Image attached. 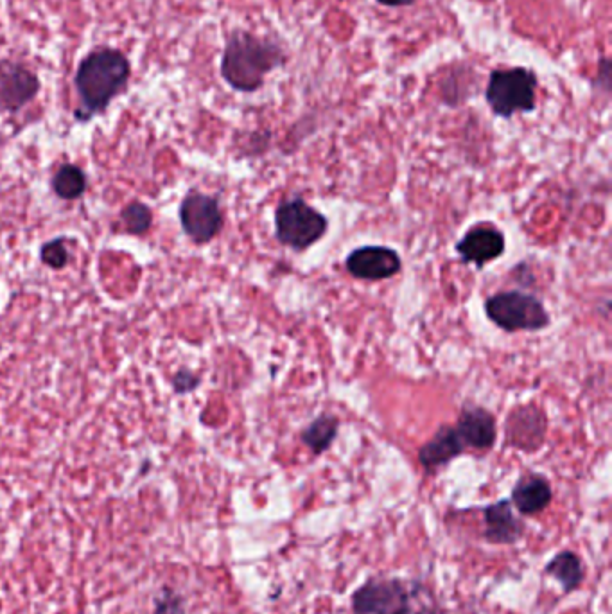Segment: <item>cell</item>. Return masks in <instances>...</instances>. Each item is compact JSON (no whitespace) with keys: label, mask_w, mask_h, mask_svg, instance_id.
Segmentation results:
<instances>
[{"label":"cell","mask_w":612,"mask_h":614,"mask_svg":"<svg viewBox=\"0 0 612 614\" xmlns=\"http://www.w3.org/2000/svg\"><path fill=\"white\" fill-rule=\"evenodd\" d=\"M132 76V65L117 49L101 47L87 54L74 76L78 90L79 121H90L94 115L103 114L115 97L124 92Z\"/></svg>","instance_id":"6da1fadb"},{"label":"cell","mask_w":612,"mask_h":614,"mask_svg":"<svg viewBox=\"0 0 612 614\" xmlns=\"http://www.w3.org/2000/svg\"><path fill=\"white\" fill-rule=\"evenodd\" d=\"M288 56L268 38L236 31L228 38L221 58V78L237 92L252 94L263 87L266 76L286 65Z\"/></svg>","instance_id":"7a4b0ae2"},{"label":"cell","mask_w":612,"mask_h":614,"mask_svg":"<svg viewBox=\"0 0 612 614\" xmlns=\"http://www.w3.org/2000/svg\"><path fill=\"white\" fill-rule=\"evenodd\" d=\"M537 76L532 69L512 67V69H494L490 72L489 85L485 90V99L492 114L501 119H510L512 115L530 114L537 105Z\"/></svg>","instance_id":"3957f363"},{"label":"cell","mask_w":612,"mask_h":614,"mask_svg":"<svg viewBox=\"0 0 612 614\" xmlns=\"http://www.w3.org/2000/svg\"><path fill=\"white\" fill-rule=\"evenodd\" d=\"M329 229V221L313 205L293 196L279 203L275 211V236L280 245L304 252L318 243Z\"/></svg>","instance_id":"277c9868"},{"label":"cell","mask_w":612,"mask_h":614,"mask_svg":"<svg viewBox=\"0 0 612 614\" xmlns=\"http://www.w3.org/2000/svg\"><path fill=\"white\" fill-rule=\"evenodd\" d=\"M487 318L507 333L541 331L550 325L543 300L523 291H503L485 302Z\"/></svg>","instance_id":"5b68a950"},{"label":"cell","mask_w":612,"mask_h":614,"mask_svg":"<svg viewBox=\"0 0 612 614\" xmlns=\"http://www.w3.org/2000/svg\"><path fill=\"white\" fill-rule=\"evenodd\" d=\"M356 614H410V591L401 580L365 582L352 597Z\"/></svg>","instance_id":"8992f818"},{"label":"cell","mask_w":612,"mask_h":614,"mask_svg":"<svg viewBox=\"0 0 612 614\" xmlns=\"http://www.w3.org/2000/svg\"><path fill=\"white\" fill-rule=\"evenodd\" d=\"M180 223L193 243H210L223 229V212L218 200L194 191L187 194L180 205Z\"/></svg>","instance_id":"52a82bcc"},{"label":"cell","mask_w":612,"mask_h":614,"mask_svg":"<svg viewBox=\"0 0 612 614\" xmlns=\"http://www.w3.org/2000/svg\"><path fill=\"white\" fill-rule=\"evenodd\" d=\"M42 83L35 72L22 63L0 60V108L17 114L40 92Z\"/></svg>","instance_id":"ba28073f"},{"label":"cell","mask_w":612,"mask_h":614,"mask_svg":"<svg viewBox=\"0 0 612 614\" xmlns=\"http://www.w3.org/2000/svg\"><path fill=\"white\" fill-rule=\"evenodd\" d=\"M548 430V419L537 404L517 406L505 419V437L508 446L534 453L543 446Z\"/></svg>","instance_id":"9c48e42d"},{"label":"cell","mask_w":612,"mask_h":614,"mask_svg":"<svg viewBox=\"0 0 612 614\" xmlns=\"http://www.w3.org/2000/svg\"><path fill=\"white\" fill-rule=\"evenodd\" d=\"M401 255L388 246H359L350 252L345 268L359 281H385L401 272Z\"/></svg>","instance_id":"30bf717a"},{"label":"cell","mask_w":612,"mask_h":614,"mask_svg":"<svg viewBox=\"0 0 612 614\" xmlns=\"http://www.w3.org/2000/svg\"><path fill=\"white\" fill-rule=\"evenodd\" d=\"M505 236L503 232L489 225H478L467 230L465 236L456 243V252L462 263L474 264L481 270L485 264L498 259L505 252Z\"/></svg>","instance_id":"8fae6325"},{"label":"cell","mask_w":612,"mask_h":614,"mask_svg":"<svg viewBox=\"0 0 612 614\" xmlns=\"http://www.w3.org/2000/svg\"><path fill=\"white\" fill-rule=\"evenodd\" d=\"M456 431L465 448L478 449V451H489L496 444L498 437L494 415L476 404L464 406L456 422Z\"/></svg>","instance_id":"7c38bea8"},{"label":"cell","mask_w":612,"mask_h":614,"mask_svg":"<svg viewBox=\"0 0 612 614\" xmlns=\"http://www.w3.org/2000/svg\"><path fill=\"white\" fill-rule=\"evenodd\" d=\"M464 442L460 439L455 426H440L433 439L428 440L419 449V464L426 473H437L438 469L446 467L449 462L464 453Z\"/></svg>","instance_id":"4fadbf2b"},{"label":"cell","mask_w":612,"mask_h":614,"mask_svg":"<svg viewBox=\"0 0 612 614\" xmlns=\"http://www.w3.org/2000/svg\"><path fill=\"white\" fill-rule=\"evenodd\" d=\"M483 536L494 544H514L523 536V523L512 510V501H496L485 509Z\"/></svg>","instance_id":"5bb4252c"},{"label":"cell","mask_w":612,"mask_h":614,"mask_svg":"<svg viewBox=\"0 0 612 614\" xmlns=\"http://www.w3.org/2000/svg\"><path fill=\"white\" fill-rule=\"evenodd\" d=\"M551 485L541 474H523L512 491V503L523 516L543 512L551 503Z\"/></svg>","instance_id":"9a60e30c"},{"label":"cell","mask_w":612,"mask_h":614,"mask_svg":"<svg viewBox=\"0 0 612 614\" xmlns=\"http://www.w3.org/2000/svg\"><path fill=\"white\" fill-rule=\"evenodd\" d=\"M338 430H340V421L331 413H322L307 424L300 435V440L315 455H322L331 448V444L338 437Z\"/></svg>","instance_id":"2e32d148"},{"label":"cell","mask_w":612,"mask_h":614,"mask_svg":"<svg viewBox=\"0 0 612 614\" xmlns=\"http://www.w3.org/2000/svg\"><path fill=\"white\" fill-rule=\"evenodd\" d=\"M546 571L559 580L566 593L575 591L584 582V568L577 553L560 552L548 562Z\"/></svg>","instance_id":"e0dca14e"},{"label":"cell","mask_w":612,"mask_h":614,"mask_svg":"<svg viewBox=\"0 0 612 614\" xmlns=\"http://www.w3.org/2000/svg\"><path fill=\"white\" fill-rule=\"evenodd\" d=\"M53 191L62 200H78L87 191L85 171L74 164H63L54 175Z\"/></svg>","instance_id":"ac0fdd59"},{"label":"cell","mask_w":612,"mask_h":614,"mask_svg":"<svg viewBox=\"0 0 612 614\" xmlns=\"http://www.w3.org/2000/svg\"><path fill=\"white\" fill-rule=\"evenodd\" d=\"M121 220H123L126 232H130L133 236H140V234H146L151 229L153 212L146 203L132 202L124 207Z\"/></svg>","instance_id":"d6986e66"},{"label":"cell","mask_w":612,"mask_h":614,"mask_svg":"<svg viewBox=\"0 0 612 614\" xmlns=\"http://www.w3.org/2000/svg\"><path fill=\"white\" fill-rule=\"evenodd\" d=\"M40 259L45 266H49L51 270H62L69 264V252L63 245L62 239H53L49 243H45L40 250Z\"/></svg>","instance_id":"ffe728a7"},{"label":"cell","mask_w":612,"mask_h":614,"mask_svg":"<svg viewBox=\"0 0 612 614\" xmlns=\"http://www.w3.org/2000/svg\"><path fill=\"white\" fill-rule=\"evenodd\" d=\"M200 383H202L200 376H196L191 370L187 369L178 370L175 374V378H173V388H175L176 394L180 395L193 392V390H196V388L200 386Z\"/></svg>","instance_id":"44dd1931"},{"label":"cell","mask_w":612,"mask_h":614,"mask_svg":"<svg viewBox=\"0 0 612 614\" xmlns=\"http://www.w3.org/2000/svg\"><path fill=\"white\" fill-rule=\"evenodd\" d=\"M180 613V602L175 597L162 598L158 600L157 614H178Z\"/></svg>","instance_id":"7402d4cb"},{"label":"cell","mask_w":612,"mask_h":614,"mask_svg":"<svg viewBox=\"0 0 612 614\" xmlns=\"http://www.w3.org/2000/svg\"><path fill=\"white\" fill-rule=\"evenodd\" d=\"M377 2L385 8H404V6H411L415 0H377Z\"/></svg>","instance_id":"603a6c76"}]
</instances>
